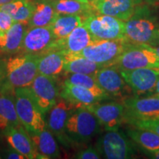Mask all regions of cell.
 <instances>
[{
  "mask_svg": "<svg viewBox=\"0 0 159 159\" xmlns=\"http://www.w3.org/2000/svg\"><path fill=\"white\" fill-rule=\"evenodd\" d=\"M41 158H60L61 152L55 136L47 128L43 130L29 134Z\"/></svg>",
  "mask_w": 159,
  "mask_h": 159,
  "instance_id": "cell-20",
  "label": "cell"
},
{
  "mask_svg": "<svg viewBox=\"0 0 159 159\" xmlns=\"http://www.w3.org/2000/svg\"><path fill=\"white\" fill-rule=\"evenodd\" d=\"M27 25L14 22L8 30L0 37V50L7 54H16L21 51Z\"/></svg>",
  "mask_w": 159,
  "mask_h": 159,
  "instance_id": "cell-23",
  "label": "cell"
},
{
  "mask_svg": "<svg viewBox=\"0 0 159 159\" xmlns=\"http://www.w3.org/2000/svg\"><path fill=\"white\" fill-rule=\"evenodd\" d=\"M126 122L137 128L145 129L156 133L159 136V119H151V120H126Z\"/></svg>",
  "mask_w": 159,
  "mask_h": 159,
  "instance_id": "cell-31",
  "label": "cell"
},
{
  "mask_svg": "<svg viewBox=\"0 0 159 159\" xmlns=\"http://www.w3.org/2000/svg\"><path fill=\"white\" fill-rule=\"evenodd\" d=\"M95 148L102 158L108 159L132 158L135 153L131 142L118 130H108L101 135Z\"/></svg>",
  "mask_w": 159,
  "mask_h": 159,
  "instance_id": "cell-8",
  "label": "cell"
},
{
  "mask_svg": "<svg viewBox=\"0 0 159 159\" xmlns=\"http://www.w3.org/2000/svg\"><path fill=\"white\" fill-rule=\"evenodd\" d=\"M0 158H1V156H0Z\"/></svg>",
  "mask_w": 159,
  "mask_h": 159,
  "instance_id": "cell-44",
  "label": "cell"
},
{
  "mask_svg": "<svg viewBox=\"0 0 159 159\" xmlns=\"http://www.w3.org/2000/svg\"><path fill=\"white\" fill-rule=\"evenodd\" d=\"M130 44L125 39L95 41L80 52L66 56L85 57L96 63L111 65Z\"/></svg>",
  "mask_w": 159,
  "mask_h": 159,
  "instance_id": "cell-7",
  "label": "cell"
},
{
  "mask_svg": "<svg viewBox=\"0 0 159 159\" xmlns=\"http://www.w3.org/2000/svg\"><path fill=\"white\" fill-rule=\"evenodd\" d=\"M148 156L150 157V158H156L159 159V150L152 152H149V153H146Z\"/></svg>",
  "mask_w": 159,
  "mask_h": 159,
  "instance_id": "cell-35",
  "label": "cell"
},
{
  "mask_svg": "<svg viewBox=\"0 0 159 159\" xmlns=\"http://www.w3.org/2000/svg\"><path fill=\"white\" fill-rule=\"evenodd\" d=\"M75 108L74 105L61 97L55 106L47 113V117H45L47 128L66 147H69L71 144L66 134V124Z\"/></svg>",
  "mask_w": 159,
  "mask_h": 159,
  "instance_id": "cell-10",
  "label": "cell"
},
{
  "mask_svg": "<svg viewBox=\"0 0 159 159\" xmlns=\"http://www.w3.org/2000/svg\"><path fill=\"white\" fill-rule=\"evenodd\" d=\"M2 132L10 147L25 156L26 158H41L28 132L22 125L17 127H11Z\"/></svg>",
  "mask_w": 159,
  "mask_h": 159,
  "instance_id": "cell-15",
  "label": "cell"
},
{
  "mask_svg": "<svg viewBox=\"0 0 159 159\" xmlns=\"http://www.w3.org/2000/svg\"><path fill=\"white\" fill-rule=\"evenodd\" d=\"M159 44V27L157 29L156 33V44Z\"/></svg>",
  "mask_w": 159,
  "mask_h": 159,
  "instance_id": "cell-38",
  "label": "cell"
},
{
  "mask_svg": "<svg viewBox=\"0 0 159 159\" xmlns=\"http://www.w3.org/2000/svg\"><path fill=\"white\" fill-rule=\"evenodd\" d=\"M79 1H81V2H89L88 0H79Z\"/></svg>",
  "mask_w": 159,
  "mask_h": 159,
  "instance_id": "cell-42",
  "label": "cell"
},
{
  "mask_svg": "<svg viewBox=\"0 0 159 159\" xmlns=\"http://www.w3.org/2000/svg\"><path fill=\"white\" fill-rule=\"evenodd\" d=\"M88 1L91 4H92V5H93V4L96 3V2H99V1H101V0H88Z\"/></svg>",
  "mask_w": 159,
  "mask_h": 159,
  "instance_id": "cell-40",
  "label": "cell"
},
{
  "mask_svg": "<svg viewBox=\"0 0 159 159\" xmlns=\"http://www.w3.org/2000/svg\"><path fill=\"white\" fill-rule=\"evenodd\" d=\"M60 96L74 105L75 108L87 107L99 101L98 98L87 89L66 82H63Z\"/></svg>",
  "mask_w": 159,
  "mask_h": 159,
  "instance_id": "cell-22",
  "label": "cell"
},
{
  "mask_svg": "<svg viewBox=\"0 0 159 159\" xmlns=\"http://www.w3.org/2000/svg\"><path fill=\"white\" fill-rule=\"evenodd\" d=\"M127 134L147 153L159 150V136L152 131L136 128L128 129Z\"/></svg>",
  "mask_w": 159,
  "mask_h": 159,
  "instance_id": "cell-28",
  "label": "cell"
},
{
  "mask_svg": "<svg viewBox=\"0 0 159 159\" xmlns=\"http://www.w3.org/2000/svg\"><path fill=\"white\" fill-rule=\"evenodd\" d=\"M68 74L64 82L78 85V86L87 89L91 91L97 98H98L99 101L108 99L110 97V95L105 92L97 83L94 75L72 74V73H68Z\"/></svg>",
  "mask_w": 159,
  "mask_h": 159,
  "instance_id": "cell-29",
  "label": "cell"
},
{
  "mask_svg": "<svg viewBox=\"0 0 159 159\" xmlns=\"http://www.w3.org/2000/svg\"><path fill=\"white\" fill-rule=\"evenodd\" d=\"M83 25L95 41L125 39V21L111 16L93 13L84 17Z\"/></svg>",
  "mask_w": 159,
  "mask_h": 159,
  "instance_id": "cell-6",
  "label": "cell"
},
{
  "mask_svg": "<svg viewBox=\"0 0 159 159\" xmlns=\"http://www.w3.org/2000/svg\"><path fill=\"white\" fill-rule=\"evenodd\" d=\"M16 1V0H0V5H5V4H7L10 2H12Z\"/></svg>",
  "mask_w": 159,
  "mask_h": 159,
  "instance_id": "cell-39",
  "label": "cell"
},
{
  "mask_svg": "<svg viewBox=\"0 0 159 159\" xmlns=\"http://www.w3.org/2000/svg\"><path fill=\"white\" fill-rule=\"evenodd\" d=\"M94 76L99 86L110 96L122 97L125 94L126 82L114 66H105Z\"/></svg>",
  "mask_w": 159,
  "mask_h": 159,
  "instance_id": "cell-17",
  "label": "cell"
},
{
  "mask_svg": "<svg viewBox=\"0 0 159 159\" xmlns=\"http://www.w3.org/2000/svg\"><path fill=\"white\" fill-rule=\"evenodd\" d=\"M14 97L18 117L28 134L47 128L45 115L38 106L29 87L14 88Z\"/></svg>",
  "mask_w": 159,
  "mask_h": 159,
  "instance_id": "cell-2",
  "label": "cell"
},
{
  "mask_svg": "<svg viewBox=\"0 0 159 159\" xmlns=\"http://www.w3.org/2000/svg\"><path fill=\"white\" fill-rule=\"evenodd\" d=\"M155 96H157L159 97V79L158 80L156 83V89H155Z\"/></svg>",
  "mask_w": 159,
  "mask_h": 159,
  "instance_id": "cell-37",
  "label": "cell"
},
{
  "mask_svg": "<svg viewBox=\"0 0 159 159\" xmlns=\"http://www.w3.org/2000/svg\"><path fill=\"white\" fill-rule=\"evenodd\" d=\"M125 121L159 119V97H133L124 100Z\"/></svg>",
  "mask_w": 159,
  "mask_h": 159,
  "instance_id": "cell-13",
  "label": "cell"
},
{
  "mask_svg": "<svg viewBox=\"0 0 159 159\" xmlns=\"http://www.w3.org/2000/svg\"><path fill=\"white\" fill-rule=\"evenodd\" d=\"M159 25L153 11L148 5H140L125 25V39L132 44H156Z\"/></svg>",
  "mask_w": 159,
  "mask_h": 159,
  "instance_id": "cell-1",
  "label": "cell"
},
{
  "mask_svg": "<svg viewBox=\"0 0 159 159\" xmlns=\"http://www.w3.org/2000/svg\"><path fill=\"white\" fill-rule=\"evenodd\" d=\"M4 34V33H3V32L2 31V30L1 29H0V37H1L2 36V35Z\"/></svg>",
  "mask_w": 159,
  "mask_h": 159,
  "instance_id": "cell-41",
  "label": "cell"
},
{
  "mask_svg": "<svg viewBox=\"0 0 159 159\" xmlns=\"http://www.w3.org/2000/svg\"><path fill=\"white\" fill-rule=\"evenodd\" d=\"M40 55L23 53L7 60L6 76L13 88L29 87L38 75Z\"/></svg>",
  "mask_w": 159,
  "mask_h": 159,
  "instance_id": "cell-4",
  "label": "cell"
},
{
  "mask_svg": "<svg viewBox=\"0 0 159 159\" xmlns=\"http://www.w3.org/2000/svg\"><path fill=\"white\" fill-rule=\"evenodd\" d=\"M105 66L108 65L96 63L85 57L66 56L63 71L72 74L94 75L99 69Z\"/></svg>",
  "mask_w": 159,
  "mask_h": 159,
  "instance_id": "cell-27",
  "label": "cell"
},
{
  "mask_svg": "<svg viewBox=\"0 0 159 159\" xmlns=\"http://www.w3.org/2000/svg\"><path fill=\"white\" fill-rule=\"evenodd\" d=\"M66 55L58 49H52L40 55L38 74L55 77L63 71Z\"/></svg>",
  "mask_w": 159,
  "mask_h": 159,
  "instance_id": "cell-21",
  "label": "cell"
},
{
  "mask_svg": "<svg viewBox=\"0 0 159 159\" xmlns=\"http://www.w3.org/2000/svg\"><path fill=\"white\" fill-rule=\"evenodd\" d=\"M102 158L99 154V151L94 147L89 148L79 151L77 154L75 155V158L77 159H99Z\"/></svg>",
  "mask_w": 159,
  "mask_h": 159,
  "instance_id": "cell-32",
  "label": "cell"
},
{
  "mask_svg": "<svg viewBox=\"0 0 159 159\" xmlns=\"http://www.w3.org/2000/svg\"><path fill=\"white\" fill-rule=\"evenodd\" d=\"M55 11L59 14L79 15L87 16L93 14L94 7L90 2L79 0H49Z\"/></svg>",
  "mask_w": 159,
  "mask_h": 159,
  "instance_id": "cell-25",
  "label": "cell"
},
{
  "mask_svg": "<svg viewBox=\"0 0 159 159\" xmlns=\"http://www.w3.org/2000/svg\"><path fill=\"white\" fill-rule=\"evenodd\" d=\"M111 65L119 70L139 68L159 69V58L150 45H130Z\"/></svg>",
  "mask_w": 159,
  "mask_h": 159,
  "instance_id": "cell-5",
  "label": "cell"
},
{
  "mask_svg": "<svg viewBox=\"0 0 159 159\" xmlns=\"http://www.w3.org/2000/svg\"><path fill=\"white\" fill-rule=\"evenodd\" d=\"M33 11H34V3L27 0L25 5L21 6L16 13L12 15L11 16L15 22H21L27 25L30 19L33 15Z\"/></svg>",
  "mask_w": 159,
  "mask_h": 159,
  "instance_id": "cell-30",
  "label": "cell"
},
{
  "mask_svg": "<svg viewBox=\"0 0 159 159\" xmlns=\"http://www.w3.org/2000/svg\"><path fill=\"white\" fill-rule=\"evenodd\" d=\"M143 0H101L93 4L96 11L101 14L111 16L126 21L135 11L142 5Z\"/></svg>",
  "mask_w": 159,
  "mask_h": 159,
  "instance_id": "cell-16",
  "label": "cell"
},
{
  "mask_svg": "<svg viewBox=\"0 0 159 159\" xmlns=\"http://www.w3.org/2000/svg\"><path fill=\"white\" fill-rule=\"evenodd\" d=\"M95 115L100 125L106 131L119 130L125 121V106L118 102L94 103L85 107Z\"/></svg>",
  "mask_w": 159,
  "mask_h": 159,
  "instance_id": "cell-14",
  "label": "cell"
},
{
  "mask_svg": "<svg viewBox=\"0 0 159 159\" xmlns=\"http://www.w3.org/2000/svg\"><path fill=\"white\" fill-rule=\"evenodd\" d=\"M57 41L50 26L30 27L24 37L21 51L23 53L41 55L56 48Z\"/></svg>",
  "mask_w": 159,
  "mask_h": 159,
  "instance_id": "cell-11",
  "label": "cell"
},
{
  "mask_svg": "<svg viewBox=\"0 0 159 159\" xmlns=\"http://www.w3.org/2000/svg\"><path fill=\"white\" fill-rule=\"evenodd\" d=\"M94 41L95 40L82 24L76 27L65 39L57 40L55 49L62 50L65 55H71L81 52Z\"/></svg>",
  "mask_w": 159,
  "mask_h": 159,
  "instance_id": "cell-18",
  "label": "cell"
},
{
  "mask_svg": "<svg viewBox=\"0 0 159 159\" xmlns=\"http://www.w3.org/2000/svg\"><path fill=\"white\" fill-rule=\"evenodd\" d=\"M100 128V123L92 112L85 107H79L67 119L66 134L71 144H83L90 142L98 134Z\"/></svg>",
  "mask_w": 159,
  "mask_h": 159,
  "instance_id": "cell-3",
  "label": "cell"
},
{
  "mask_svg": "<svg viewBox=\"0 0 159 159\" xmlns=\"http://www.w3.org/2000/svg\"><path fill=\"white\" fill-rule=\"evenodd\" d=\"M15 21L9 13L0 10V29L3 33H5L11 28Z\"/></svg>",
  "mask_w": 159,
  "mask_h": 159,
  "instance_id": "cell-33",
  "label": "cell"
},
{
  "mask_svg": "<svg viewBox=\"0 0 159 159\" xmlns=\"http://www.w3.org/2000/svg\"><path fill=\"white\" fill-rule=\"evenodd\" d=\"M11 85L0 91V130L21 125L15 104L14 89Z\"/></svg>",
  "mask_w": 159,
  "mask_h": 159,
  "instance_id": "cell-19",
  "label": "cell"
},
{
  "mask_svg": "<svg viewBox=\"0 0 159 159\" xmlns=\"http://www.w3.org/2000/svg\"><path fill=\"white\" fill-rule=\"evenodd\" d=\"M34 11L27 26L30 27L50 26L58 13L49 0H37L33 2Z\"/></svg>",
  "mask_w": 159,
  "mask_h": 159,
  "instance_id": "cell-24",
  "label": "cell"
},
{
  "mask_svg": "<svg viewBox=\"0 0 159 159\" xmlns=\"http://www.w3.org/2000/svg\"><path fill=\"white\" fill-rule=\"evenodd\" d=\"M119 71L135 95L141 96L155 92L156 83L159 79V69L139 68Z\"/></svg>",
  "mask_w": 159,
  "mask_h": 159,
  "instance_id": "cell-12",
  "label": "cell"
},
{
  "mask_svg": "<svg viewBox=\"0 0 159 159\" xmlns=\"http://www.w3.org/2000/svg\"><path fill=\"white\" fill-rule=\"evenodd\" d=\"M83 24V18L79 15L59 14L57 16L50 27L57 40L65 39L76 27Z\"/></svg>",
  "mask_w": 159,
  "mask_h": 159,
  "instance_id": "cell-26",
  "label": "cell"
},
{
  "mask_svg": "<svg viewBox=\"0 0 159 159\" xmlns=\"http://www.w3.org/2000/svg\"><path fill=\"white\" fill-rule=\"evenodd\" d=\"M29 88L40 110L46 116L58 100L60 94L56 78L38 74Z\"/></svg>",
  "mask_w": 159,
  "mask_h": 159,
  "instance_id": "cell-9",
  "label": "cell"
},
{
  "mask_svg": "<svg viewBox=\"0 0 159 159\" xmlns=\"http://www.w3.org/2000/svg\"><path fill=\"white\" fill-rule=\"evenodd\" d=\"M156 1H158V2H159V0H156Z\"/></svg>",
  "mask_w": 159,
  "mask_h": 159,
  "instance_id": "cell-43",
  "label": "cell"
},
{
  "mask_svg": "<svg viewBox=\"0 0 159 159\" xmlns=\"http://www.w3.org/2000/svg\"><path fill=\"white\" fill-rule=\"evenodd\" d=\"M152 49H153V51L155 52L156 53L157 56H158V57L159 58V45L156 44V45L152 46Z\"/></svg>",
  "mask_w": 159,
  "mask_h": 159,
  "instance_id": "cell-36",
  "label": "cell"
},
{
  "mask_svg": "<svg viewBox=\"0 0 159 159\" xmlns=\"http://www.w3.org/2000/svg\"><path fill=\"white\" fill-rule=\"evenodd\" d=\"M3 156L4 158L8 159H26L25 156L12 148L4 151Z\"/></svg>",
  "mask_w": 159,
  "mask_h": 159,
  "instance_id": "cell-34",
  "label": "cell"
}]
</instances>
